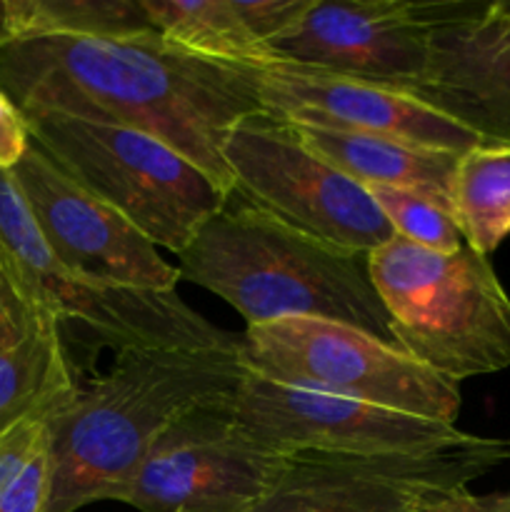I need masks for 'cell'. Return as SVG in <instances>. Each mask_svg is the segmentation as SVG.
<instances>
[{
  "label": "cell",
  "instance_id": "8",
  "mask_svg": "<svg viewBox=\"0 0 510 512\" xmlns=\"http://www.w3.org/2000/svg\"><path fill=\"white\" fill-rule=\"evenodd\" d=\"M223 155L235 195L308 238L365 258L395 238L368 188L313 153L285 120L250 115L228 135Z\"/></svg>",
  "mask_w": 510,
  "mask_h": 512
},
{
  "label": "cell",
  "instance_id": "6",
  "mask_svg": "<svg viewBox=\"0 0 510 512\" xmlns=\"http://www.w3.org/2000/svg\"><path fill=\"white\" fill-rule=\"evenodd\" d=\"M0 265L35 310L60 323H83L115 355L125 350L240 348V338L208 323L175 290L110 288L65 270L35 225L10 170H0Z\"/></svg>",
  "mask_w": 510,
  "mask_h": 512
},
{
  "label": "cell",
  "instance_id": "3",
  "mask_svg": "<svg viewBox=\"0 0 510 512\" xmlns=\"http://www.w3.org/2000/svg\"><path fill=\"white\" fill-rule=\"evenodd\" d=\"M178 260L180 278L223 298L248 325L330 320L400 348L365 255L308 238L250 203L230 200Z\"/></svg>",
  "mask_w": 510,
  "mask_h": 512
},
{
  "label": "cell",
  "instance_id": "15",
  "mask_svg": "<svg viewBox=\"0 0 510 512\" xmlns=\"http://www.w3.org/2000/svg\"><path fill=\"white\" fill-rule=\"evenodd\" d=\"M410 95L485 145L510 148V10L453 3L430 30L425 78Z\"/></svg>",
  "mask_w": 510,
  "mask_h": 512
},
{
  "label": "cell",
  "instance_id": "28",
  "mask_svg": "<svg viewBox=\"0 0 510 512\" xmlns=\"http://www.w3.org/2000/svg\"><path fill=\"white\" fill-rule=\"evenodd\" d=\"M505 8H508V10H510V3H505Z\"/></svg>",
  "mask_w": 510,
  "mask_h": 512
},
{
  "label": "cell",
  "instance_id": "12",
  "mask_svg": "<svg viewBox=\"0 0 510 512\" xmlns=\"http://www.w3.org/2000/svg\"><path fill=\"white\" fill-rule=\"evenodd\" d=\"M58 263L95 285L170 293L180 270L105 200L60 170L38 145L10 170Z\"/></svg>",
  "mask_w": 510,
  "mask_h": 512
},
{
  "label": "cell",
  "instance_id": "27",
  "mask_svg": "<svg viewBox=\"0 0 510 512\" xmlns=\"http://www.w3.org/2000/svg\"><path fill=\"white\" fill-rule=\"evenodd\" d=\"M478 503L483 512H510V495H488L478 498Z\"/></svg>",
  "mask_w": 510,
  "mask_h": 512
},
{
  "label": "cell",
  "instance_id": "22",
  "mask_svg": "<svg viewBox=\"0 0 510 512\" xmlns=\"http://www.w3.org/2000/svg\"><path fill=\"white\" fill-rule=\"evenodd\" d=\"M310 5L313 0H235V10L243 23L265 45L288 33L308 13Z\"/></svg>",
  "mask_w": 510,
  "mask_h": 512
},
{
  "label": "cell",
  "instance_id": "23",
  "mask_svg": "<svg viewBox=\"0 0 510 512\" xmlns=\"http://www.w3.org/2000/svg\"><path fill=\"white\" fill-rule=\"evenodd\" d=\"M50 495L48 443L38 450L18 480L0 495V512H45Z\"/></svg>",
  "mask_w": 510,
  "mask_h": 512
},
{
  "label": "cell",
  "instance_id": "26",
  "mask_svg": "<svg viewBox=\"0 0 510 512\" xmlns=\"http://www.w3.org/2000/svg\"><path fill=\"white\" fill-rule=\"evenodd\" d=\"M410 512H483L478 498L468 488L458 490H438L428 493L413 505Z\"/></svg>",
  "mask_w": 510,
  "mask_h": 512
},
{
  "label": "cell",
  "instance_id": "4",
  "mask_svg": "<svg viewBox=\"0 0 510 512\" xmlns=\"http://www.w3.org/2000/svg\"><path fill=\"white\" fill-rule=\"evenodd\" d=\"M400 348L450 383L510 365V298L488 258L390 238L365 258Z\"/></svg>",
  "mask_w": 510,
  "mask_h": 512
},
{
  "label": "cell",
  "instance_id": "18",
  "mask_svg": "<svg viewBox=\"0 0 510 512\" xmlns=\"http://www.w3.org/2000/svg\"><path fill=\"white\" fill-rule=\"evenodd\" d=\"M150 33L165 43L238 65H273L268 45L260 43L235 10V0H140Z\"/></svg>",
  "mask_w": 510,
  "mask_h": 512
},
{
  "label": "cell",
  "instance_id": "19",
  "mask_svg": "<svg viewBox=\"0 0 510 512\" xmlns=\"http://www.w3.org/2000/svg\"><path fill=\"white\" fill-rule=\"evenodd\" d=\"M448 203L463 243L488 258L510 235V148L483 143L460 155Z\"/></svg>",
  "mask_w": 510,
  "mask_h": 512
},
{
  "label": "cell",
  "instance_id": "25",
  "mask_svg": "<svg viewBox=\"0 0 510 512\" xmlns=\"http://www.w3.org/2000/svg\"><path fill=\"white\" fill-rule=\"evenodd\" d=\"M30 148V130L20 110L0 93V170H13Z\"/></svg>",
  "mask_w": 510,
  "mask_h": 512
},
{
  "label": "cell",
  "instance_id": "10",
  "mask_svg": "<svg viewBox=\"0 0 510 512\" xmlns=\"http://www.w3.org/2000/svg\"><path fill=\"white\" fill-rule=\"evenodd\" d=\"M510 460V440L460 433L393 455H293L250 512H410L423 495L468 488Z\"/></svg>",
  "mask_w": 510,
  "mask_h": 512
},
{
  "label": "cell",
  "instance_id": "16",
  "mask_svg": "<svg viewBox=\"0 0 510 512\" xmlns=\"http://www.w3.org/2000/svg\"><path fill=\"white\" fill-rule=\"evenodd\" d=\"M293 128L313 153L363 188L415 190L450 208V178L460 155L418 148L385 135L315 128V125H293Z\"/></svg>",
  "mask_w": 510,
  "mask_h": 512
},
{
  "label": "cell",
  "instance_id": "24",
  "mask_svg": "<svg viewBox=\"0 0 510 512\" xmlns=\"http://www.w3.org/2000/svg\"><path fill=\"white\" fill-rule=\"evenodd\" d=\"M38 315L40 310H35L23 298V293L15 288L10 275L0 265V350L18 343Z\"/></svg>",
  "mask_w": 510,
  "mask_h": 512
},
{
  "label": "cell",
  "instance_id": "1",
  "mask_svg": "<svg viewBox=\"0 0 510 512\" xmlns=\"http://www.w3.org/2000/svg\"><path fill=\"white\" fill-rule=\"evenodd\" d=\"M0 93L23 118L60 113L153 135L230 195L225 140L265 113L258 65L185 53L153 33L13 40L0 48Z\"/></svg>",
  "mask_w": 510,
  "mask_h": 512
},
{
  "label": "cell",
  "instance_id": "17",
  "mask_svg": "<svg viewBox=\"0 0 510 512\" xmlns=\"http://www.w3.org/2000/svg\"><path fill=\"white\" fill-rule=\"evenodd\" d=\"M60 325L40 313L18 343L0 350V435L23 420H50L78 390Z\"/></svg>",
  "mask_w": 510,
  "mask_h": 512
},
{
  "label": "cell",
  "instance_id": "13",
  "mask_svg": "<svg viewBox=\"0 0 510 512\" xmlns=\"http://www.w3.org/2000/svg\"><path fill=\"white\" fill-rule=\"evenodd\" d=\"M238 423L283 455H393L450 443L458 425L378 408L318 390L273 383L245 368L230 395Z\"/></svg>",
  "mask_w": 510,
  "mask_h": 512
},
{
  "label": "cell",
  "instance_id": "5",
  "mask_svg": "<svg viewBox=\"0 0 510 512\" xmlns=\"http://www.w3.org/2000/svg\"><path fill=\"white\" fill-rule=\"evenodd\" d=\"M30 140L83 188L128 218L155 248L180 255L233 195L163 140L113 123L43 113Z\"/></svg>",
  "mask_w": 510,
  "mask_h": 512
},
{
  "label": "cell",
  "instance_id": "14",
  "mask_svg": "<svg viewBox=\"0 0 510 512\" xmlns=\"http://www.w3.org/2000/svg\"><path fill=\"white\" fill-rule=\"evenodd\" d=\"M263 110L293 125L385 135L428 150L463 155L483 145L415 95L298 65H258Z\"/></svg>",
  "mask_w": 510,
  "mask_h": 512
},
{
  "label": "cell",
  "instance_id": "21",
  "mask_svg": "<svg viewBox=\"0 0 510 512\" xmlns=\"http://www.w3.org/2000/svg\"><path fill=\"white\" fill-rule=\"evenodd\" d=\"M45 443H48V418L23 420L0 435V495L23 475Z\"/></svg>",
  "mask_w": 510,
  "mask_h": 512
},
{
  "label": "cell",
  "instance_id": "9",
  "mask_svg": "<svg viewBox=\"0 0 510 512\" xmlns=\"http://www.w3.org/2000/svg\"><path fill=\"white\" fill-rule=\"evenodd\" d=\"M290 458L238 423L230 395L205 400L155 438L118 503L140 512H250Z\"/></svg>",
  "mask_w": 510,
  "mask_h": 512
},
{
  "label": "cell",
  "instance_id": "7",
  "mask_svg": "<svg viewBox=\"0 0 510 512\" xmlns=\"http://www.w3.org/2000/svg\"><path fill=\"white\" fill-rule=\"evenodd\" d=\"M240 358L253 375L455 425L460 388L400 348L330 320L248 325Z\"/></svg>",
  "mask_w": 510,
  "mask_h": 512
},
{
  "label": "cell",
  "instance_id": "11",
  "mask_svg": "<svg viewBox=\"0 0 510 512\" xmlns=\"http://www.w3.org/2000/svg\"><path fill=\"white\" fill-rule=\"evenodd\" d=\"M453 3L313 0L308 13L268 45L273 65H298L413 93L428 68L430 30Z\"/></svg>",
  "mask_w": 510,
  "mask_h": 512
},
{
  "label": "cell",
  "instance_id": "20",
  "mask_svg": "<svg viewBox=\"0 0 510 512\" xmlns=\"http://www.w3.org/2000/svg\"><path fill=\"white\" fill-rule=\"evenodd\" d=\"M393 233L433 253H455L463 238L450 208L430 195L403 188H368Z\"/></svg>",
  "mask_w": 510,
  "mask_h": 512
},
{
  "label": "cell",
  "instance_id": "2",
  "mask_svg": "<svg viewBox=\"0 0 510 512\" xmlns=\"http://www.w3.org/2000/svg\"><path fill=\"white\" fill-rule=\"evenodd\" d=\"M245 375L235 350H125L48 420L45 512L118 500L150 445L193 405L228 398Z\"/></svg>",
  "mask_w": 510,
  "mask_h": 512
}]
</instances>
